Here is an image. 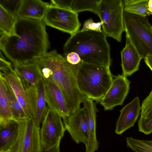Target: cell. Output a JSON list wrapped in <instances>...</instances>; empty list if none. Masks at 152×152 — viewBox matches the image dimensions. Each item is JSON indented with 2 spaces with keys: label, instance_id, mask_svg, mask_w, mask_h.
I'll return each instance as SVG.
<instances>
[{
  "label": "cell",
  "instance_id": "2",
  "mask_svg": "<svg viewBox=\"0 0 152 152\" xmlns=\"http://www.w3.org/2000/svg\"><path fill=\"white\" fill-rule=\"evenodd\" d=\"M35 61L42 77L51 79L61 90L71 113L80 107V104L86 98L80 91L77 85L76 65L69 63L55 50L47 52Z\"/></svg>",
  "mask_w": 152,
  "mask_h": 152
},
{
  "label": "cell",
  "instance_id": "23",
  "mask_svg": "<svg viewBox=\"0 0 152 152\" xmlns=\"http://www.w3.org/2000/svg\"><path fill=\"white\" fill-rule=\"evenodd\" d=\"M149 0H124V11L133 14L146 17L150 15L148 10Z\"/></svg>",
  "mask_w": 152,
  "mask_h": 152
},
{
  "label": "cell",
  "instance_id": "11",
  "mask_svg": "<svg viewBox=\"0 0 152 152\" xmlns=\"http://www.w3.org/2000/svg\"><path fill=\"white\" fill-rule=\"evenodd\" d=\"M66 130L76 143H83L85 146L88 140V129L85 110L79 108L67 117L63 119Z\"/></svg>",
  "mask_w": 152,
  "mask_h": 152
},
{
  "label": "cell",
  "instance_id": "19",
  "mask_svg": "<svg viewBox=\"0 0 152 152\" xmlns=\"http://www.w3.org/2000/svg\"><path fill=\"white\" fill-rule=\"evenodd\" d=\"M20 123L12 120L4 126H0V152L10 149L18 138Z\"/></svg>",
  "mask_w": 152,
  "mask_h": 152
},
{
  "label": "cell",
  "instance_id": "35",
  "mask_svg": "<svg viewBox=\"0 0 152 152\" xmlns=\"http://www.w3.org/2000/svg\"><path fill=\"white\" fill-rule=\"evenodd\" d=\"M146 65L149 67L152 72V56L148 55L144 59Z\"/></svg>",
  "mask_w": 152,
  "mask_h": 152
},
{
  "label": "cell",
  "instance_id": "30",
  "mask_svg": "<svg viewBox=\"0 0 152 152\" xmlns=\"http://www.w3.org/2000/svg\"><path fill=\"white\" fill-rule=\"evenodd\" d=\"M20 0H0V5L16 16Z\"/></svg>",
  "mask_w": 152,
  "mask_h": 152
},
{
  "label": "cell",
  "instance_id": "8",
  "mask_svg": "<svg viewBox=\"0 0 152 152\" xmlns=\"http://www.w3.org/2000/svg\"><path fill=\"white\" fill-rule=\"evenodd\" d=\"M20 123L18 140L9 150L12 152H42L40 129L36 126L33 118L30 117Z\"/></svg>",
  "mask_w": 152,
  "mask_h": 152
},
{
  "label": "cell",
  "instance_id": "15",
  "mask_svg": "<svg viewBox=\"0 0 152 152\" xmlns=\"http://www.w3.org/2000/svg\"><path fill=\"white\" fill-rule=\"evenodd\" d=\"M14 92L17 99L28 118L32 117L28 94L22 82L14 69L5 73L0 72Z\"/></svg>",
  "mask_w": 152,
  "mask_h": 152
},
{
  "label": "cell",
  "instance_id": "10",
  "mask_svg": "<svg viewBox=\"0 0 152 152\" xmlns=\"http://www.w3.org/2000/svg\"><path fill=\"white\" fill-rule=\"evenodd\" d=\"M130 81L124 75L115 76L107 91L100 103L104 110H110L115 107L121 105L130 89Z\"/></svg>",
  "mask_w": 152,
  "mask_h": 152
},
{
  "label": "cell",
  "instance_id": "21",
  "mask_svg": "<svg viewBox=\"0 0 152 152\" xmlns=\"http://www.w3.org/2000/svg\"><path fill=\"white\" fill-rule=\"evenodd\" d=\"M12 120L7 82L0 74V126H4Z\"/></svg>",
  "mask_w": 152,
  "mask_h": 152
},
{
  "label": "cell",
  "instance_id": "25",
  "mask_svg": "<svg viewBox=\"0 0 152 152\" xmlns=\"http://www.w3.org/2000/svg\"><path fill=\"white\" fill-rule=\"evenodd\" d=\"M101 0H73L72 10L77 13L83 11H89L98 16L99 6Z\"/></svg>",
  "mask_w": 152,
  "mask_h": 152
},
{
  "label": "cell",
  "instance_id": "37",
  "mask_svg": "<svg viewBox=\"0 0 152 152\" xmlns=\"http://www.w3.org/2000/svg\"><path fill=\"white\" fill-rule=\"evenodd\" d=\"M0 152H12L10 150H7V151H1Z\"/></svg>",
  "mask_w": 152,
  "mask_h": 152
},
{
  "label": "cell",
  "instance_id": "13",
  "mask_svg": "<svg viewBox=\"0 0 152 152\" xmlns=\"http://www.w3.org/2000/svg\"><path fill=\"white\" fill-rule=\"evenodd\" d=\"M141 110L140 99L137 96L121 110L120 115L116 122L115 133L118 135L121 134L133 126Z\"/></svg>",
  "mask_w": 152,
  "mask_h": 152
},
{
  "label": "cell",
  "instance_id": "16",
  "mask_svg": "<svg viewBox=\"0 0 152 152\" xmlns=\"http://www.w3.org/2000/svg\"><path fill=\"white\" fill-rule=\"evenodd\" d=\"M121 56L122 74L130 76L139 70L142 58L126 36L125 46L121 51Z\"/></svg>",
  "mask_w": 152,
  "mask_h": 152
},
{
  "label": "cell",
  "instance_id": "28",
  "mask_svg": "<svg viewBox=\"0 0 152 152\" xmlns=\"http://www.w3.org/2000/svg\"><path fill=\"white\" fill-rule=\"evenodd\" d=\"M139 132L146 135L152 133V118L145 119L140 116L138 121Z\"/></svg>",
  "mask_w": 152,
  "mask_h": 152
},
{
  "label": "cell",
  "instance_id": "4",
  "mask_svg": "<svg viewBox=\"0 0 152 152\" xmlns=\"http://www.w3.org/2000/svg\"><path fill=\"white\" fill-rule=\"evenodd\" d=\"M76 66V81L80 91L86 98L100 103L114 78L110 66L82 61Z\"/></svg>",
  "mask_w": 152,
  "mask_h": 152
},
{
  "label": "cell",
  "instance_id": "1",
  "mask_svg": "<svg viewBox=\"0 0 152 152\" xmlns=\"http://www.w3.org/2000/svg\"><path fill=\"white\" fill-rule=\"evenodd\" d=\"M49 46L42 20L18 18L11 35L1 34L0 49L14 65L35 61L47 52Z\"/></svg>",
  "mask_w": 152,
  "mask_h": 152
},
{
  "label": "cell",
  "instance_id": "14",
  "mask_svg": "<svg viewBox=\"0 0 152 152\" xmlns=\"http://www.w3.org/2000/svg\"><path fill=\"white\" fill-rule=\"evenodd\" d=\"M87 121L88 140L85 145L86 152H94L98 150L99 143L96 136V113L98 111L94 101L85 98L83 103Z\"/></svg>",
  "mask_w": 152,
  "mask_h": 152
},
{
  "label": "cell",
  "instance_id": "5",
  "mask_svg": "<svg viewBox=\"0 0 152 152\" xmlns=\"http://www.w3.org/2000/svg\"><path fill=\"white\" fill-rule=\"evenodd\" d=\"M124 31L144 59L152 56V26L148 17L127 12L124 10Z\"/></svg>",
  "mask_w": 152,
  "mask_h": 152
},
{
  "label": "cell",
  "instance_id": "26",
  "mask_svg": "<svg viewBox=\"0 0 152 152\" xmlns=\"http://www.w3.org/2000/svg\"><path fill=\"white\" fill-rule=\"evenodd\" d=\"M127 146L135 152H152V140H142L132 137L126 138Z\"/></svg>",
  "mask_w": 152,
  "mask_h": 152
},
{
  "label": "cell",
  "instance_id": "29",
  "mask_svg": "<svg viewBox=\"0 0 152 152\" xmlns=\"http://www.w3.org/2000/svg\"><path fill=\"white\" fill-rule=\"evenodd\" d=\"M102 23L101 21L94 22L92 18L86 20L84 23L82 31L91 30L97 32H102L101 27Z\"/></svg>",
  "mask_w": 152,
  "mask_h": 152
},
{
  "label": "cell",
  "instance_id": "17",
  "mask_svg": "<svg viewBox=\"0 0 152 152\" xmlns=\"http://www.w3.org/2000/svg\"><path fill=\"white\" fill-rule=\"evenodd\" d=\"M50 5L41 0H20L16 15L18 18L42 20Z\"/></svg>",
  "mask_w": 152,
  "mask_h": 152
},
{
  "label": "cell",
  "instance_id": "9",
  "mask_svg": "<svg viewBox=\"0 0 152 152\" xmlns=\"http://www.w3.org/2000/svg\"><path fill=\"white\" fill-rule=\"evenodd\" d=\"M62 118L48 106L40 129L42 142L45 148H49L60 143L66 131Z\"/></svg>",
  "mask_w": 152,
  "mask_h": 152
},
{
  "label": "cell",
  "instance_id": "31",
  "mask_svg": "<svg viewBox=\"0 0 152 152\" xmlns=\"http://www.w3.org/2000/svg\"><path fill=\"white\" fill-rule=\"evenodd\" d=\"M50 1V4L51 6L62 9L72 10V6L73 0H52Z\"/></svg>",
  "mask_w": 152,
  "mask_h": 152
},
{
  "label": "cell",
  "instance_id": "7",
  "mask_svg": "<svg viewBox=\"0 0 152 152\" xmlns=\"http://www.w3.org/2000/svg\"><path fill=\"white\" fill-rule=\"evenodd\" d=\"M42 20L45 25L71 35L79 31L81 26L77 13L50 5Z\"/></svg>",
  "mask_w": 152,
  "mask_h": 152
},
{
  "label": "cell",
  "instance_id": "20",
  "mask_svg": "<svg viewBox=\"0 0 152 152\" xmlns=\"http://www.w3.org/2000/svg\"><path fill=\"white\" fill-rule=\"evenodd\" d=\"M36 87V96L33 118L37 127L40 129L41 124L48 107L46 100L45 82L43 77L37 84Z\"/></svg>",
  "mask_w": 152,
  "mask_h": 152
},
{
  "label": "cell",
  "instance_id": "22",
  "mask_svg": "<svg viewBox=\"0 0 152 152\" xmlns=\"http://www.w3.org/2000/svg\"><path fill=\"white\" fill-rule=\"evenodd\" d=\"M18 18L0 5V34L10 35L13 32Z\"/></svg>",
  "mask_w": 152,
  "mask_h": 152
},
{
  "label": "cell",
  "instance_id": "32",
  "mask_svg": "<svg viewBox=\"0 0 152 152\" xmlns=\"http://www.w3.org/2000/svg\"><path fill=\"white\" fill-rule=\"evenodd\" d=\"M64 56L66 61L72 65H77L81 61L80 56L76 52H71L64 55Z\"/></svg>",
  "mask_w": 152,
  "mask_h": 152
},
{
  "label": "cell",
  "instance_id": "3",
  "mask_svg": "<svg viewBox=\"0 0 152 152\" xmlns=\"http://www.w3.org/2000/svg\"><path fill=\"white\" fill-rule=\"evenodd\" d=\"M63 49L64 55L76 53L83 62L109 66L111 65L110 45L102 31L79 30L71 35Z\"/></svg>",
  "mask_w": 152,
  "mask_h": 152
},
{
  "label": "cell",
  "instance_id": "6",
  "mask_svg": "<svg viewBox=\"0 0 152 152\" xmlns=\"http://www.w3.org/2000/svg\"><path fill=\"white\" fill-rule=\"evenodd\" d=\"M124 0H102L98 16L102 23V31L106 37L120 42L124 31Z\"/></svg>",
  "mask_w": 152,
  "mask_h": 152
},
{
  "label": "cell",
  "instance_id": "18",
  "mask_svg": "<svg viewBox=\"0 0 152 152\" xmlns=\"http://www.w3.org/2000/svg\"><path fill=\"white\" fill-rule=\"evenodd\" d=\"M14 66V70L23 84L35 86L42 78L41 72L35 61Z\"/></svg>",
  "mask_w": 152,
  "mask_h": 152
},
{
  "label": "cell",
  "instance_id": "34",
  "mask_svg": "<svg viewBox=\"0 0 152 152\" xmlns=\"http://www.w3.org/2000/svg\"><path fill=\"white\" fill-rule=\"evenodd\" d=\"M60 143L57 144L51 147L47 148L42 144V152H60Z\"/></svg>",
  "mask_w": 152,
  "mask_h": 152
},
{
  "label": "cell",
  "instance_id": "12",
  "mask_svg": "<svg viewBox=\"0 0 152 152\" xmlns=\"http://www.w3.org/2000/svg\"><path fill=\"white\" fill-rule=\"evenodd\" d=\"M43 78L48 107L59 115L63 119L67 117L71 113V110L62 91L51 79Z\"/></svg>",
  "mask_w": 152,
  "mask_h": 152
},
{
  "label": "cell",
  "instance_id": "27",
  "mask_svg": "<svg viewBox=\"0 0 152 152\" xmlns=\"http://www.w3.org/2000/svg\"><path fill=\"white\" fill-rule=\"evenodd\" d=\"M141 116L145 119L152 118V89L143 100L141 106Z\"/></svg>",
  "mask_w": 152,
  "mask_h": 152
},
{
  "label": "cell",
  "instance_id": "33",
  "mask_svg": "<svg viewBox=\"0 0 152 152\" xmlns=\"http://www.w3.org/2000/svg\"><path fill=\"white\" fill-rule=\"evenodd\" d=\"M0 69L1 72L5 73L12 69L11 63L7 61L0 52Z\"/></svg>",
  "mask_w": 152,
  "mask_h": 152
},
{
  "label": "cell",
  "instance_id": "36",
  "mask_svg": "<svg viewBox=\"0 0 152 152\" xmlns=\"http://www.w3.org/2000/svg\"><path fill=\"white\" fill-rule=\"evenodd\" d=\"M148 8L150 15H152V0H149L148 4Z\"/></svg>",
  "mask_w": 152,
  "mask_h": 152
},
{
  "label": "cell",
  "instance_id": "24",
  "mask_svg": "<svg viewBox=\"0 0 152 152\" xmlns=\"http://www.w3.org/2000/svg\"><path fill=\"white\" fill-rule=\"evenodd\" d=\"M7 83L12 120L20 122L27 119L29 118L27 116L17 99L11 88Z\"/></svg>",
  "mask_w": 152,
  "mask_h": 152
}]
</instances>
